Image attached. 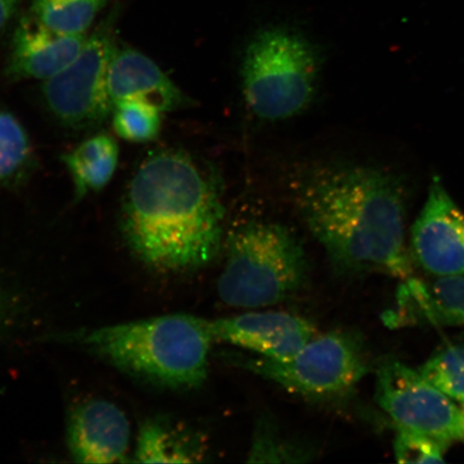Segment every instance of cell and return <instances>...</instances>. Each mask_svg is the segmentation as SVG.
<instances>
[{"label": "cell", "mask_w": 464, "mask_h": 464, "mask_svg": "<svg viewBox=\"0 0 464 464\" xmlns=\"http://www.w3.org/2000/svg\"><path fill=\"white\" fill-rule=\"evenodd\" d=\"M397 300L400 324L464 327V276L406 278Z\"/></svg>", "instance_id": "cell-14"}, {"label": "cell", "mask_w": 464, "mask_h": 464, "mask_svg": "<svg viewBox=\"0 0 464 464\" xmlns=\"http://www.w3.org/2000/svg\"><path fill=\"white\" fill-rule=\"evenodd\" d=\"M462 409H463V411H464V404L462 405Z\"/></svg>", "instance_id": "cell-23"}, {"label": "cell", "mask_w": 464, "mask_h": 464, "mask_svg": "<svg viewBox=\"0 0 464 464\" xmlns=\"http://www.w3.org/2000/svg\"><path fill=\"white\" fill-rule=\"evenodd\" d=\"M410 254L432 277L464 276V214L438 176L411 228Z\"/></svg>", "instance_id": "cell-9"}, {"label": "cell", "mask_w": 464, "mask_h": 464, "mask_svg": "<svg viewBox=\"0 0 464 464\" xmlns=\"http://www.w3.org/2000/svg\"><path fill=\"white\" fill-rule=\"evenodd\" d=\"M21 0H0V34L13 19Z\"/></svg>", "instance_id": "cell-22"}, {"label": "cell", "mask_w": 464, "mask_h": 464, "mask_svg": "<svg viewBox=\"0 0 464 464\" xmlns=\"http://www.w3.org/2000/svg\"><path fill=\"white\" fill-rule=\"evenodd\" d=\"M34 166L36 155L25 127L0 103V187H21Z\"/></svg>", "instance_id": "cell-17"}, {"label": "cell", "mask_w": 464, "mask_h": 464, "mask_svg": "<svg viewBox=\"0 0 464 464\" xmlns=\"http://www.w3.org/2000/svg\"><path fill=\"white\" fill-rule=\"evenodd\" d=\"M307 266L303 246L287 228L249 223L228 237L218 294L225 304L242 309L275 305L298 292Z\"/></svg>", "instance_id": "cell-4"}, {"label": "cell", "mask_w": 464, "mask_h": 464, "mask_svg": "<svg viewBox=\"0 0 464 464\" xmlns=\"http://www.w3.org/2000/svg\"><path fill=\"white\" fill-rule=\"evenodd\" d=\"M116 20L118 11L113 10L87 34L82 48L71 63L53 78L44 81L45 106L68 129H92L112 114L108 72L119 45Z\"/></svg>", "instance_id": "cell-7"}, {"label": "cell", "mask_w": 464, "mask_h": 464, "mask_svg": "<svg viewBox=\"0 0 464 464\" xmlns=\"http://www.w3.org/2000/svg\"><path fill=\"white\" fill-rule=\"evenodd\" d=\"M234 362L284 390L316 399L345 396L369 370L361 342L342 332L315 335L283 361L240 356Z\"/></svg>", "instance_id": "cell-6"}, {"label": "cell", "mask_w": 464, "mask_h": 464, "mask_svg": "<svg viewBox=\"0 0 464 464\" xmlns=\"http://www.w3.org/2000/svg\"><path fill=\"white\" fill-rule=\"evenodd\" d=\"M321 58L309 40L284 27L263 29L243 55V94L258 118L280 121L304 111L315 96Z\"/></svg>", "instance_id": "cell-5"}, {"label": "cell", "mask_w": 464, "mask_h": 464, "mask_svg": "<svg viewBox=\"0 0 464 464\" xmlns=\"http://www.w3.org/2000/svg\"><path fill=\"white\" fill-rule=\"evenodd\" d=\"M216 340L245 348L260 357L283 361L314 338L306 319L284 312H248L212 321Z\"/></svg>", "instance_id": "cell-10"}, {"label": "cell", "mask_w": 464, "mask_h": 464, "mask_svg": "<svg viewBox=\"0 0 464 464\" xmlns=\"http://www.w3.org/2000/svg\"><path fill=\"white\" fill-rule=\"evenodd\" d=\"M159 109L136 100L113 104V129L120 138L130 142H150L159 137L161 130Z\"/></svg>", "instance_id": "cell-19"}, {"label": "cell", "mask_w": 464, "mask_h": 464, "mask_svg": "<svg viewBox=\"0 0 464 464\" xmlns=\"http://www.w3.org/2000/svg\"><path fill=\"white\" fill-rule=\"evenodd\" d=\"M86 34L68 36L45 27L32 14L23 16L11 40L5 75L13 82L46 81L61 72L82 48Z\"/></svg>", "instance_id": "cell-12"}, {"label": "cell", "mask_w": 464, "mask_h": 464, "mask_svg": "<svg viewBox=\"0 0 464 464\" xmlns=\"http://www.w3.org/2000/svg\"><path fill=\"white\" fill-rule=\"evenodd\" d=\"M133 457L137 462L188 463L200 460V445L164 421H145L139 431Z\"/></svg>", "instance_id": "cell-16"}, {"label": "cell", "mask_w": 464, "mask_h": 464, "mask_svg": "<svg viewBox=\"0 0 464 464\" xmlns=\"http://www.w3.org/2000/svg\"><path fill=\"white\" fill-rule=\"evenodd\" d=\"M295 198L336 269L411 277L401 181L379 168L329 165L306 171Z\"/></svg>", "instance_id": "cell-1"}, {"label": "cell", "mask_w": 464, "mask_h": 464, "mask_svg": "<svg viewBox=\"0 0 464 464\" xmlns=\"http://www.w3.org/2000/svg\"><path fill=\"white\" fill-rule=\"evenodd\" d=\"M81 343L120 368L160 384L197 387L206 381L212 321L168 314L87 330Z\"/></svg>", "instance_id": "cell-3"}, {"label": "cell", "mask_w": 464, "mask_h": 464, "mask_svg": "<svg viewBox=\"0 0 464 464\" xmlns=\"http://www.w3.org/2000/svg\"><path fill=\"white\" fill-rule=\"evenodd\" d=\"M446 445L427 435L399 429L394 455L400 463H442Z\"/></svg>", "instance_id": "cell-21"}, {"label": "cell", "mask_w": 464, "mask_h": 464, "mask_svg": "<svg viewBox=\"0 0 464 464\" xmlns=\"http://www.w3.org/2000/svg\"><path fill=\"white\" fill-rule=\"evenodd\" d=\"M119 159L118 142L103 132L86 139L63 155V164L72 179L75 200L106 188L118 168Z\"/></svg>", "instance_id": "cell-15"}, {"label": "cell", "mask_w": 464, "mask_h": 464, "mask_svg": "<svg viewBox=\"0 0 464 464\" xmlns=\"http://www.w3.org/2000/svg\"><path fill=\"white\" fill-rule=\"evenodd\" d=\"M108 92L113 104L136 100L162 113L188 106V100L158 63L131 46L116 48L110 63Z\"/></svg>", "instance_id": "cell-13"}, {"label": "cell", "mask_w": 464, "mask_h": 464, "mask_svg": "<svg viewBox=\"0 0 464 464\" xmlns=\"http://www.w3.org/2000/svg\"><path fill=\"white\" fill-rule=\"evenodd\" d=\"M420 372L440 392L464 404V345L440 348L421 365Z\"/></svg>", "instance_id": "cell-20"}, {"label": "cell", "mask_w": 464, "mask_h": 464, "mask_svg": "<svg viewBox=\"0 0 464 464\" xmlns=\"http://www.w3.org/2000/svg\"><path fill=\"white\" fill-rule=\"evenodd\" d=\"M130 422L120 406L92 399L75 406L68 422V446L80 463L129 460Z\"/></svg>", "instance_id": "cell-11"}, {"label": "cell", "mask_w": 464, "mask_h": 464, "mask_svg": "<svg viewBox=\"0 0 464 464\" xmlns=\"http://www.w3.org/2000/svg\"><path fill=\"white\" fill-rule=\"evenodd\" d=\"M108 0H32L31 13L43 25L68 36L86 34Z\"/></svg>", "instance_id": "cell-18"}, {"label": "cell", "mask_w": 464, "mask_h": 464, "mask_svg": "<svg viewBox=\"0 0 464 464\" xmlns=\"http://www.w3.org/2000/svg\"><path fill=\"white\" fill-rule=\"evenodd\" d=\"M224 214L216 184L189 155L159 150L133 173L121 202V229L145 264L189 270L216 258Z\"/></svg>", "instance_id": "cell-2"}, {"label": "cell", "mask_w": 464, "mask_h": 464, "mask_svg": "<svg viewBox=\"0 0 464 464\" xmlns=\"http://www.w3.org/2000/svg\"><path fill=\"white\" fill-rule=\"evenodd\" d=\"M375 400L400 430L427 435L449 444L464 440V411L431 382L400 362H386L376 372Z\"/></svg>", "instance_id": "cell-8"}]
</instances>
